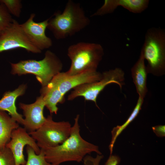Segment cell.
Returning a JSON list of instances; mask_svg holds the SVG:
<instances>
[{
    "mask_svg": "<svg viewBox=\"0 0 165 165\" xmlns=\"http://www.w3.org/2000/svg\"><path fill=\"white\" fill-rule=\"evenodd\" d=\"M79 115H77L74 119L70 136L63 143L55 147L42 149L47 161L55 165L68 161L80 162L87 154L92 152L101 154L97 146L81 137L79 123Z\"/></svg>",
    "mask_w": 165,
    "mask_h": 165,
    "instance_id": "obj_1",
    "label": "cell"
},
{
    "mask_svg": "<svg viewBox=\"0 0 165 165\" xmlns=\"http://www.w3.org/2000/svg\"><path fill=\"white\" fill-rule=\"evenodd\" d=\"M80 4L69 0L62 13L58 11L49 18L47 28L57 39H65L80 32L90 24Z\"/></svg>",
    "mask_w": 165,
    "mask_h": 165,
    "instance_id": "obj_2",
    "label": "cell"
},
{
    "mask_svg": "<svg viewBox=\"0 0 165 165\" xmlns=\"http://www.w3.org/2000/svg\"><path fill=\"white\" fill-rule=\"evenodd\" d=\"M10 64L12 74L18 75L33 74L42 87L46 86L53 78L61 72L63 66L60 59L49 50L46 52L44 57L42 60H21L16 63H10Z\"/></svg>",
    "mask_w": 165,
    "mask_h": 165,
    "instance_id": "obj_3",
    "label": "cell"
},
{
    "mask_svg": "<svg viewBox=\"0 0 165 165\" xmlns=\"http://www.w3.org/2000/svg\"><path fill=\"white\" fill-rule=\"evenodd\" d=\"M104 53L103 47L98 43L82 42L71 45L67 50L71 65L65 72L71 75L97 71Z\"/></svg>",
    "mask_w": 165,
    "mask_h": 165,
    "instance_id": "obj_4",
    "label": "cell"
},
{
    "mask_svg": "<svg viewBox=\"0 0 165 165\" xmlns=\"http://www.w3.org/2000/svg\"><path fill=\"white\" fill-rule=\"evenodd\" d=\"M147 62L148 73L156 76L165 74V31L160 28H149L141 52Z\"/></svg>",
    "mask_w": 165,
    "mask_h": 165,
    "instance_id": "obj_5",
    "label": "cell"
},
{
    "mask_svg": "<svg viewBox=\"0 0 165 165\" xmlns=\"http://www.w3.org/2000/svg\"><path fill=\"white\" fill-rule=\"evenodd\" d=\"M72 127L69 122H56L49 115L39 128L28 133L40 149H45L63 143L70 136Z\"/></svg>",
    "mask_w": 165,
    "mask_h": 165,
    "instance_id": "obj_6",
    "label": "cell"
},
{
    "mask_svg": "<svg viewBox=\"0 0 165 165\" xmlns=\"http://www.w3.org/2000/svg\"><path fill=\"white\" fill-rule=\"evenodd\" d=\"M124 72L120 68H116L102 73L101 79L99 81L91 83L81 84L73 89L68 96L67 99L72 101L77 97H82L86 101L97 104V98L100 92L108 85L116 83L121 89L124 85Z\"/></svg>",
    "mask_w": 165,
    "mask_h": 165,
    "instance_id": "obj_7",
    "label": "cell"
},
{
    "mask_svg": "<svg viewBox=\"0 0 165 165\" xmlns=\"http://www.w3.org/2000/svg\"><path fill=\"white\" fill-rule=\"evenodd\" d=\"M17 48L23 49L35 53L42 52L29 40L20 24L13 19L0 34V53Z\"/></svg>",
    "mask_w": 165,
    "mask_h": 165,
    "instance_id": "obj_8",
    "label": "cell"
},
{
    "mask_svg": "<svg viewBox=\"0 0 165 165\" xmlns=\"http://www.w3.org/2000/svg\"><path fill=\"white\" fill-rule=\"evenodd\" d=\"M26 145L32 148L36 154L40 153L41 149L36 141L24 128L19 127L13 131L10 140L6 145L13 154L15 165H25L27 161L25 159L23 152Z\"/></svg>",
    "mask_w": 165,
    "mask_h": 165,
    "instance_id": "obj_9",
    "label": "cell"
},
{
    "mask_svg": "<svg viewBox=\"0 0 165 165\" xmlns=\"http://www.w3.org/2000/svg\"><path fill=\"white\" fill-rule=\"evenodd\" d=\"M102 73L96 71H88L74 75H68L65 72H60L52 79L49 84L57 88L64 95L70 90L81 84L99 80Z\"/></svg>",
    "mask_w": 165,
    "mask_h": 165,
    "instance_id": "obj_10",
    "label": "cell"
},
{
    "mask_svg": "<svg viewBox=\"0 0 165 165\" xmlns=\"http://www.w3.org/2000/svg\"><path fill=\"white\" fill-rule=\"evenodd\" d=\"M35 16V13H32L28 19L20 25L30 41L42 51L50 48L52 45L51 39L46 36L45 32L49 18L36 22L34 20Z\"/></svg>",
    "mask_w": 165,
    "mask_h": 165,
    "instance_id": "obj_11",
    "label": "cell"
},
{
    "mask_svg": "<svg viewBox=\"0 0 165 165\" xmlns=\"http://www.w3.org/2000/svg\"><path fill=\"white\" fill-rule=\"evenodd\" d=\"M19 105L25 117L23 125L28 133L36 130L44 123L46 119L43 115L45 106L42 96L37 97L33 103L26 104L20 103Z\"/></svg>",
    "mask_w": 165,
    "mask_h": 165,
    "instance_id": "obj_12",
    "label": "cell"
},
{
    "mask_svg": "<svg viewBox=\"0 0 165 165\" xmlns=\"http://www.w3.org/2000/svg\"><path fill=\"white\" fill-rule=\"evenodd\" d=\"M148 0H105L102 6L91 16H102L112 13L119 6L135 13H140L148 7Z\"/></svg>",
    "mask_w": 165,
    "mask_h": 165,
    "instance_id": "obj_13",
    "label": "cell"
},
{
    "mask_svg": "<svg viewBox=\"0 0 165 165\" xmlns=\"http://www.w3.org/2000/svg\"><path fill=\"white\" fill-rule=\"evenodd\" d=\"M26 88L25 85H20L13 91L5 92L0 99V110L8 112L13 118L18 123L23 125L24 119L22 116L17 112L15 103L18 97L24 94Z\"/></svg>",
    "mask_w": 165,
    "mask_h": 165,
    "instance_id": "obj_14",
    "label": "cell"
},
{
    "mask_svg": "<svg viewBox=\"0 0 165 165\" xmlns=\"http://www.w3.org/2000/svg\"><path fill=\"white\" fill-rule=\"evenodd\" d=\"M145 61L143 54L141 52L138 60L131 69L132 77L137 92L139 97L144 99L148 92L147 79L148 73Z\"/></svg>",
    "mask_w": 165,
    "mask_h": 165,
    "instance_id": "obj_15",
    "label": "cell"
},
{
    "mask_svg": "<svg viewBox=\"0 0 165 165\" xmlns=\"http://www.w3.org/2000/svg\"><path fill=\"white\" fill-rule=\"evenodd\" d=\"M45 104V106L51 113L57 114L58 108V103L64 101V96L59 90L55 86L49 84L46 86L42 87L40 90Z\"/></svg>",
    "mask_w": 165,
    "mask_h": 165,
    "instance_id": "obj_16",
    "label": "cell"
},
{
    "mask_svg": "<svg viewBox=\"0 0 165 165\" xmlns=\"http://www.w3.org/2000/svg\"><path fill=\"white\" fill-rule=\"evenodd\" d=\"M19 123L5 111L0 110V151L10 141L12 132Z\"/></svg>",
    "mask_w": 165,
    "mask_h": 165,
    "instance_id": "obj_17",
    "label": "cell"
},
{
    "mask_svg": "<svg viewBox=\"0 0 165 165\" xmlns=\"http://www.w3.org/2000/svg\"><path fill=\"white\" fill-rule=\"evenodd\" d=\"M144 100V99L139 97L134 108L125 122L122 125L117 126L113 128L112 131V139L109 146L110 154H111L112 153L114 145L117 138L123 130L137 116L141 109Z\"/></svg>",
    "mask_w": 165,
    "mask_h": 165,
    "instance_id": "obj_18",
    "label": "cell"
},
{
    "mask_svg": "<svg viewBox=\"0 0 165 165\" xmlns=\"http://www.w3.org/2000/svg\"><path fill=\"white\" fill-rule=\"evenodd\" d=\"M26 151L27 160L25 165H55L46 160L44 152L42 149H41L40 153L37 154L32 148L30 146L27 145Z\"/></svg>",
    "mask_w": 165,
    "mask_h": 165,
    "instance_id": "obj_19",
    "label": "cell"
},
{
    "mask_svg": "<svg viewBox=\"0 0 165 165\" xmlns=\"http://www.w3.org/2000/svg\"><path fill=\"white\" fill-rule=\"evenodd\" d=\"M11 15L17 17L20 16L22 7L20 0H0Z\"/></svg>",
    "mask_w": 165,
    "mask_h": 165,
    "instance_id": "obj_20",
    "label": "cell"
},
{
    "mask_svg": "<svg viewBox=\"0 0 165 165\" xmlns=\"http://www.w3.org/2000/svg\"><path fill=\"white\" fill-rule=\"evenodd\" d=\"M13 20L5 6L0 2V34L10 24Z\"/></svg>",
    "mask_w": 165,
    "mask_h": 165,
    "instance_id": "obj_21",
    "label": "cell"
},
{
    "mask_svg": "<svg viewBox=\"0 0 165 165\" xmlns=\"http://www.w3.org/2000/svg\"><path fill=\"white\" fill-rule=\"evenodd\" d=\"M0 165H15L13 154L6 146L0 151Z\"/></svg>",
    "mask_w": 165,
    "mask_h": 165,
    "instance_id": "obj_22",
    "label": "cell"
},
{
    "mask_svg": "<svg viewBox=\"0 0 165 165\" xmlns=\"http://www.w3.org/2000/svg\"><path fill=\"white\" fill-rule=\"evenodd\" d=\"M153 132L159 137L165 136V126L158 125L152 127Z\"/></svg>",
    "mask_w": 165,
    "mask_h": 165,
    "instance_id": "obj_23",
    "label": "cell"
},
{
    "mask_svg": "<svg viewBox=\"0 0 165 165\" xmlns=\"http://www.w3.org/2000/svg\"><path fill=\"white\" fill-rule=\"evenodd\" d=\"M120 162V159L118 156L110 155L105 165H117Z\"/></svg>",
    "mask_w": 165,
    "mask_h": 165,
    "instance_id": "obj_24",
    "label": "cell"
}]
</instances>
